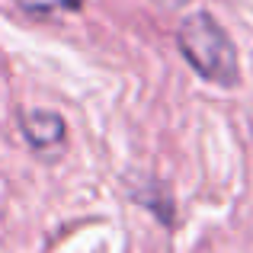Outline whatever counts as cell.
<instances>
[{
	"instance_id": "6da1fadb",
	"label": "cell",
	"mask_w": 253,
	"mask_h": 253,
	"mask_svg": "<svg viewBox=\"0 0 253 253\" xmlns=\"http://www.w3.org/2000/svg\"><path fill=\"white\" fill-rule=\"evenodd\" d=\"M176 48L202 81H209L215 86L241 84L237 45L211 13L196 10L189 16H183V23L176 26Z\"/></svg>"
},
{
	"instance_id": "7a4b0ae2",
	"label": "cell",
	"mask_w": 253,
	"mask_h": 253,
	"mask_svg": "<svg viewBox=\"0 0 253 253\" xmlns=\"http://www.w3.org/2000/svg\"><path fill=\"white\" fill-rule=\"evenodd\" d=\"M19 131L26 144L42 157H58L68 144V125L51 109H26L19 112Z\"/></svg>"
},
{
	"instance_id": "3957f363",
	"label": "cell",
	"mask_w": 253,
	"mask_h": 253,
	"mask_svg": "<svg viewBox=\"0 0 253 253\" xmlns=\"http://www.w3.org/2000/svg\"><path fill=\"white\" fill-rule=\"evenodd\" d=\"M29 16H55V13L81 10V0H13Z\"/></svg>"
},
{
	"instance_id": "277c9868",
	"label": "cell",
	"mask_w": 253,
	"mask_h": 253,
	"mask_svg": "<svg viewBox=\"0 0 253 253\" xmlns=\"http://www.w3.org/2000/svg\"><path fill=\"white\" fill-rule=\"evenodd\" d=\"M154 3L157 6H170L173 10V6H186V3H192V0H154Z\"/></svg>"
}]
</instances>
